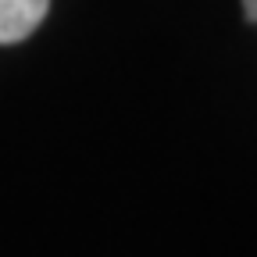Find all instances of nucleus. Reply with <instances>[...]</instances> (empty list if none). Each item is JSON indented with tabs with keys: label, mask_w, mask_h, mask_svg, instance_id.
<instances>
[{
	"label": "nucleus",
	"mask_w": 257,
	"mask_h": 257,
	"mask_svg": "<svg viewBox=\"0 0 257 257\" xmlns=\"http://www.w3.org/2000/svg\"><path fill=\"white\" fill-rule=\"evenodd\" d=\"M243 11H246V18L257 25V0H243Z\"/></svg>",
	"instance_id": "nucleus-2"
},
{
	"label": "nucleus",
	"mask_w": 257,
	"mask_h": 257,
	"mask_svg": "<svg viewBox=\"0 0 257 257\" xmlns=\"http://www.w3.org/2000/svg\"><path fill=\"white\" fill-rule=\"evenodd\" d=\"M50 0H0V43H22L47 18Z\"/></svg>",
	"instance_id": "nucleus-1"
}]
</instances>
